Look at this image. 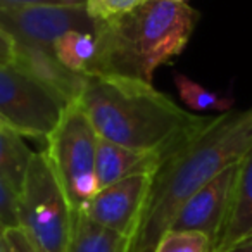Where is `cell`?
Returning a JSON list of instances; mask_svg holds the SVG:
<instances>
[{"label": "cell", "mask_w": 252, "mask_h": 252, "mask_svg": "<svg viewBox=\"0 0 252 252\" xmlns=\"http://www.w3.org/2000/svg\"><path fill=\"white\" fill-rule=\"evenodd\" d=\"M142 2L145 0H85V9L95 23H104L133 11Z\"/></svg>", "instance_id": "cell-18"}, {"label": "cell", "mask_w": 252, "mask_h": 252, "mask_svg": "<svg viewBox=\"0 0 252 252\" xmlns=\"http://www.w3.org/2000/svg\"><path fill=\"white\" fill-rule=\"evenodd\" d=\"M169 2H185V0H169Z\"/></svg>", "instance_id": "cell-25"}, {"label": "cell", "mask_w": 252, "mask_h": 252, "mask_svg": "<svg viewBox=\"0 0 252 252\" xmlns=\"http://www.w3.org/2000/svg\"><path fill=\"white\" fill-rule=\"evenodd\" d=\"M252 233V144L238 159L231 202L213 252H221Z\"/></svg>", "instance_id": "cell-12"}, {"label": "cell", "mask_w": 252, "mask_h": 252, "mask_svg": "<svg viewBox=\"0 0 252 252\" xmlns=\"http://www.w3.org/2000/svg\"><path fill=\"white\" fill-rule=\"evenodd\" d=\"M154 175H133L98 190L83 213L95 223L131 242L147 202Z\"/></svg>", "instance_id": "cell-8"}, {"label": "cell", "mask_w": 252, "mask_h": 252, "mask_svg": "<svg viewBox=\"0 0 252 252\" xmlns=\"http://www.w3.org/2000/svg\"><path fill=\"white\" fill-rule=\"evenodd\" d=\"M45 154L74 211H83L98 192L95 152L98 135L80 102H69L47 138Z\"/></svg>", "instance_id": "cell-5"}, {"label": "cell", "mask_w": 252, "mask_h": 252, "mask_svg": "<svg viewBox=\"0 0 252 252\" xmlns=\"http://www.w3.org/2000/svg\"><path fill=\"white\" fill-rule=\"evenodd\" d=\"M69 102L14 63H0V119L21 137L47 140Z\"/></svg>", "instance_id": "cell-6"}, {"label": "cell", "mask_w": 252, "mask_h": 252, "mask_svg": "<svg viewBox=\"0 0 252 252\" xmlns=\"http://www.w3.org/2000/svg\"><path fill=\"white\" fill-rule=\"evenodd\" d=\"M0 63H2V61H0Z\"/></svg>", "instance_id": "cell-28"}, {"label": "cell", "mask_w": 252, "mask_h": 252, "mask_svg": "<svg viewBox=\"0 0 252 252\" xmlns=\"http://www.w3.org/2000/svg\"><path fill=\"white\" fill-rule=\"evenodd\" d=\"M11 63L28 71L32 76L42 81L57 95H61L66 102L78 100L83 92L87 74L73 73L67 67H64L54 56L52 49L14 43V54H12Z\"/></svg>", "instance_id": "cell-10"}, {"label": "cell", "mask_w": 252, "mask_h": 252, "mask_svg": "<svg viewBox=\"0 0 252 252\" xmlns=\"http://www.w3.org/2000/svg\"><path fill=\"white\" fill-rule=\"evenodd\" d=\"M26 5H85V0H0V7H26Z\"/></svg>", "instance_id": "cell-21"}, {"label": "cell", "mask_w": 252, "mask_h": 252, "mask_svg": "<svg viewBox=\"0 0 252 252\" xmlns=\"http://www.w3.org/2000/svg\"><path fill=\"white\" fill-rule=\"evenodd\" d=\"M81 109L100 138L162 159L195 138L211 118L182 109L152 83L114 74H87Z\"/></svg>", "instance_id": "cell-1"}, {"label": "cell", "mask_w": 252, "mask_h": 252, "mask_svg": "<svg viewBox=\"0 0 252 252\" xmlns=\"http://www.w3.org/2000/svg\"><path fill=\"white\" fill-rule=\"evenodd\" d=\"M252 144V107L211 118L207 126L154 173L128 252H154L187 200L220 171L237 162Z\"/></svg>", "instance_id": "cell-2"}, {"label": "cell", "mask_w": 252, "mask_h": 252, "mask_svg": "<svg viewBox=\"0 0 252 252\" xmlns=\"http://www.w3.org/2000/svg\"><path fill=\"white\" fill-rule=\"evenodd\" d=\"M197 21L199 12L187 2L145 0L119 18L97 23V54L88 73L152 83L156 69L185 50Z\"/></svg>", "instance_id": "cell-3"}, {"label": "cell", "mask_w": 252, "mask_h": 252, "mask_svg": "<svg viewBox=\"0 0 252 252\" xmlns=\"http://www.w3.org/2000/svg\"><path fill=\"white\" fill-rule=\"evenodd\" d=\"M0 252H5V245H4V240H2V233H0Z\"/></svg>", "instance_id": "cell-24"}, {"label": "cell", "mask_w": 252, "mask_h": 252, "mask_svg": "<svg viewBox=\"0 0 252 252\" xmlns=\"http://www.w3.org/2000/svg\"><path fill=\"white\" fill-rule=\"evenodd\" d=\"M130 240L95 223L83 211L74 214V226L66 252H128Z\"/></svg>", "instance_id": "cell-13"}, {"label": "cell", "mask_w": 252, "mask_h": 252, "mask_svg": "<svg viewBox=\"0 0 252 252\" xmlns=\"http://www.w3.org/2000/svg\"><path fill=\"white\" fill-rule=\"evenodd\" d=\"M0 125H4V123H2V119H0ZM5 126H7V125H5Z\"/></svg>", "instance_id": "cell-26"}, {"label": "cell", "mask_w": 252, "mask_h": 252, "mask_svg": "<svg viewBox=\"0 0 252 252\" xmlns=\"http://www.w3.org/2000/svg\"><path fill=\"white\" fill-rule=\"evenodd\" d=\"M19 228L38 252H66L74 226L73 209L45 151L35 152L16 195Z\"/></svg>", "instance_id": "cell-4"}, {"label": "cell", "mask_w": 252, "mask_h": 252, "mask_svg": "<svg viewBox=\"0 0 252 252\" xmlns=\"http://www.w3.org/2000/svg\"><path fill=\"white\" fill-rule=\"evenodd\" d=\"M97 23L85 5H26L0 7V30L14 43L52 49L67 32L95 33Z\"/></svg>", "instance_id": "cell-7"}, {"label": "cell", "mask_w": 252, "mask_h": 252, "mask_svg": "<svg viewBox=\"0 0 252 252\" xmlns=\"http://www.w3.org/2000/svg\"><path fill=\"white\" fill-rule=\"evenodd\" d=\"M18 223V207H16V193L11 187L0 178V228H14Z\"/></svg>", "instance_id": "cell-19"}, {"label": "cell", "mask_w": 252, "mask_h": 252, "mask_svg": "<svg viewBox=\"0 0 252 252\" xmlns=\"http://www.w3.org/2000/svg\"><path fill=\"white\" fill-rule=\"evenodd\" d=\"M154 252H213V242L200 231L168 230L156 244Z\"/></svg>", "instance_id": "cell-17"}, {"label": "cell", "mask_w": 252, "mask_h": 252, "mask_svg": "<svg viewBox=\"0 0 252 252\" xmlns=\"http://www.w3.org/2000/svg\"><path fill=\"white\" fill-rule=\"evenodd\" d=\"M12 54H14V42L0 30V61L2 63H11Z\"/></svg>", "instance_id": "cell-22"}, {"label": "cell", "mask_w": 252, "mask_h": 252, "mask_svg": "<svg viewBox=\"0 0 252 252\" xmlns=\"http://www.w3.org/2000/svg\"><path fill=\"white\" fill-rule=\"evenodd\" d=\"M2 231H4V230H2V228H0V233H2Z\"/></svg>", "instance_id": "cell-27"}, {"label": "cell", "mask_w": 252, "mask_h": 252, "mask_svg": "<svg viewBox=\"0 0 252 252\" xmlns=\"http://www.w3.org/2000/svg\"><path fill=\"white\" fill-rule=\"evenodd\" d=\"M175 85L183 104L187 107L193 109V111H209L226 114V112L231 111L235 104L231 97H221V95L204 88L202 85L195 83L185 74L175 73Z\"/></svg>", "instance_id": "cell-16"}, {"label": "cell", "mask_w": 252, "mask_h": 252, "mask_svg": "<svg viewBox=\"0 0 252 252\" xmlns=\"http://www.w3.org/2000/svg\"><path fill=\"white\" fill-rule=\"evenodd\" d=\"M221 252H252V233L247 235L245 238L238 240L237 244H233L231 247L224 249Z\"/></svg>", "instance_id": "cell-23"}, {"label": "cell", "mask_w": 252, "mask_h": 252, "mask_svg": "<svg viewBox=\"0 0 252 252\" xmlns=\"http://www.w3.org/2000/svg\"><path fill=\"white\" fill-rule=\"evenodd\" d=\"M2 240L5 245V252H38L28 235L19 226L5 228L2 231Z\"/></svg>", "instance_id": "cell-20"}, {"label": "cell", "mask_w": 252, "mask_h": 252, "mask_svg": "<svg viewBox=\"0 0 252 252\" xmlns=\"http://www.w3.org/2000/svg\"><path fill=\"white\" fill-rule=\"evenodd\" d=\"M52 52L64 67L87 74L97 54V40L94 33L67 32L54 42Z\"/></svg>", "instance_id": "cell-15"}, {"label": "cell", "mask_w": 252, "mask_h": 252, "mask_svg": "<svg viewBox=\"0 0 252 252\" xmlns=\"http://www.w3.org/2000/svg\"><path fill=\"white\" fill-rule=\"evenodd\" d=\"M33 154L35 152L30 151L21 135L9 126L0 125V178L11 187L16 195L23 187Z\"/></svg>", "instance_id": "cell-14"}, {"label": "cell", "mask_w": 252, "mask_h": 252, "mask_svg": "<svg viewBox=\"0 0 252 252\" xmlns=\"http://www.w3.org/2000/svg\"><path fill=\"white\" fill-rule=\"evenodd\" d=\"M238 161L220 171L180 209L169 230L200 231L216 244L231 202Z\"/></svg>", "instance_id": "cell-9"}, {"label": "cell", "mask_w": 252, "mask_h": 252, "mask_svg": "<svg viewBox=\"0 0 252 252\" xmlns=\"http://www.w3.org/2000/svg\"><path fill=\"white\" fill-rule=\"evenodd\" d=\"M162 162L164 159L154 152L135 151L98 137L97 152H95V176H97L98 190L128 176L145 175V173L154 175Z\"/></svg>", "instance_id": "cell-11"}]
</instances>
